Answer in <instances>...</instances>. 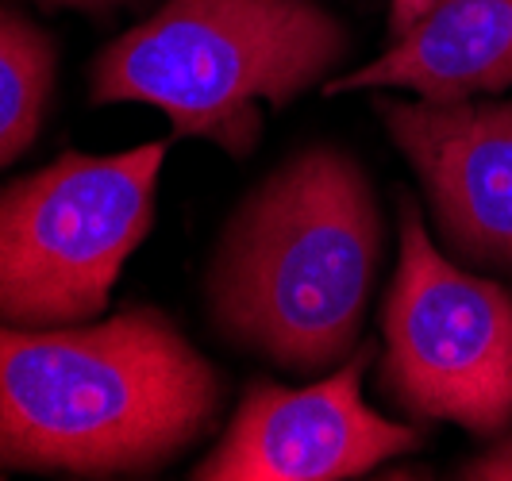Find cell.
Returning <instances> with one entry per match:
<instances>
[{"label":"cell","mask_w":512,"mask_h":481,"mask_svg":"<svg viewBox=\"0 0 512 481\" xmlns=\"http://www.w3.org/2000/svg\"><path fill=\"white\" fill-rule=\"evenodd\" d=\"M224 378L158 308L101 324H0V470L151 474L216 420Z\"/></svg>","instance_id":"obj_1"},{"label":"cell","mask_w":512,"mask_h":481,"mask_svg":"<svg viewBox=\"0 0 512 481\" xmlns=\"http://www.w3.org/2000/svg\"><path fill=\"white\" fill-rule=\"evenodd\" d=\"M378 116L412 162L447 247L512 278V97L378 101Z\"/></svg>","instance_id":"obj_7"},{"label":"cell","mask_w":512,"mask_h":481,"mask_svg":"<svg viewBox=\"0 0 512 481\" xmlns=\"http://www.w3.org/2000/svg\"><path fill=\"white\" fill-rule=\"evenodd\" d=\"M166 143L62 154L0 189V324L66 328L101 316L154 228Z\"/></svg>","instance_id":"obj_4"},{"label":"cell","mask_w":512,"mask_h":481,"mask_svg":"<svg viewBox=\"0 0 512 481\" xmlns=\"http://www.w3.org/2000/svg\"><path fill=\"white\" fill-rule=\"evenodd\" d=\"M47 4H70V8H108V4H120V0H47Z\"/></svg>","instance_id":"obj_12"},{"label":"cell","mask_w":512,"mask_h":481,"mask_svg":"<svg viewBox=\"0 0 512 481\" xmlns=\"http://www.w3.org/2000/svg\"><path fill=\"white\" fill-rule=\"evenodd\" d=\"M382 258L374 185L351 154L308 147L231 216L208 274V312L231 343L285 370L355 351Z\"/></svg>","instance_id":"obj_2"},{"label":"cell","mask_w":512,"mask_h":481,"mask_svg":"<svg viewBox=\"0 0 512 481\" xmlns=\"http://www.w3.org/2000/svg\"><path fill=\"white\" fill-rule=\"evenodd\" d=\"M409 89L424 101H470L512 89V0H439L393 47L324 85L328 97Z\"/></svg>","instance_id":"obj_8"},{"label":"cell","mask_w":512,"mask_h":481,"mask_svg":"<svg viewBox=\"0 0 512 481\" xmlns=\"http://www.w3.org/2000/svg\"><path fill=\"white\" fill-rule=\"evenodd\" d=\"M382 331V389L393 405L474 435L512 428V297L443 258L412 201H401Z\"/></svg>","instance_id":"obj_5"},{"label":"cell","mask_w":512,"mask_h":481,"mask_svg":"<svg viewBox=\"0 0 512 481\" xmlns=\"http://www.w3.org/2000/svg\"><path fill=\"white\" fill-rule=\"evenodd\" d=\"M432 4H439V0H389V35L393 39L405 35L420 16L432 12Z\"/></svg>","instance_id":"obj_11"},{"label":"cell","mask_w":512,"mask_h":481,"mask_svg":"<svg viewBox=\"0 0 512 481\" xmlns=\"http://www.w3.org/2000/svg\"><path fill=\"white\" fill-rule=\"evenodd\" d=\"M459 474L470 481H512V428L501 431V439L478 458H470Z\"/></svg>","instance_id":"obj_10"},{"label":"cell","mask_w":512,"mask_h":481,"mask_svg":"<svg viewBox=\"0 0 512 481\" xmlns=\"http://www.w3.org/2000/svg\"><path fill=\"white\" fill-rule=\"evenodd\" d=\"M54 89V43L47 31L0 8V166L35 143Z\"/></svg>","instance_id":"obj_9"},{"label":"cell","mask_w":512,"mask_h":481,"mask_svg":"<svg viewBox=\"0 0 512 481\" xmlns=\"http://www.w3.org/2000/svg\"><path fill=\"white\" fill-rule=\"evenodd\" d=\"M343 54L347 31L316 0H166L104 47L89 97L151 104L178 139L243 158L262 135V104L297 101Z\"/></svg>","instance_id":"obj_3"},{"label":"cell","mask_w":512,"mask_h":481,"mask_svg":"<svg viewBox=\"0 0 512 481\" xmlns=\"http://www.w3.org/2000/svg\"><path fill=\"white\" fill-rule=\"evenodd\" d=\"M370 355L355 351L332 378L285 389L258 381L243 393L220 447L193 470L201 481H343L362 478L420 435L362 401Z\"/></svg>","instance_id":"obj_6"}]
</instances>
